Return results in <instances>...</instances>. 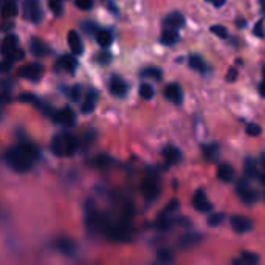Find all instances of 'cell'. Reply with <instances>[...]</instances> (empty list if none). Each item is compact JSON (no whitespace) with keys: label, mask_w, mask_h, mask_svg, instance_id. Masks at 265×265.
<instances>
[{"label":"cell","mask_w":265,"mask_h":265,"mask_svg":"<svg viewBox=\"0 0 265 265\" xmlns=\"http://www.w3.org/2000/svg\"><path fill=\"white\" fill-rule=\"evenodd\" d=\"M39 158V149L33 143H20L8 149L5 154V161L16 172H27L33 168L34 161Z\"/></svg>","instance_id":"cell-1"},{"label":"cell","mask_w":265,"mask_h":265,"mask_svg":"<svg viewBox=\"0 0 265 265\" xmlns=\"http://www.w3.org/2000/svg\"><path fill=\"white\" fill-rule=\"evenodd\" d=\"M79 149V141L72 134L56 135L51 141V152L56 157H72Z\"/></svg>","instance_id":"cell-2"},{"label":"cell","mask_w":265,"mask_h":265,"mask_svg":"<svg viewBox=\"0 0 265 265\" xmlns=\"http://www.w3.org/2000/svg\"><path fill=\"white\" fill-rule=\"evenodd\" d=\"M41 0H23V19L31 23H39L42 20Z\"/></svg>","instance_id":"cell-3"},{"label":"cell","mask_w":265,"mask_h":265,"mask_svg":"<svg viewBox=\"0 0 265 265\" xmlns=\"http://www.w3.org/2000/svg\"><path fill=\"white\" fill-rule=\"evenodd\" d=\"M236 191H237L239 199L242 200L245 205H254L256 202H258V199H259L258 191H256L251 185H248L245 180H239L237 182Z\"/></svg>","instance_id":"cell-4"},{"label":"cell","mask_w":265,"mask_h":265,"mask_svg":"<svg viewBox=\"0 0 265 265\" xmlns=\"http://www.w3.org/2000/svg\"><path fill=\"white\" fill-rule=\"evenodd\" d=\"M141 191H143V196L146 197V200H155L158 199L160 196V185H158V178L155 175H149L146 177L143 183H141Z\"/></svg>","instance_id":"cell-5"},{"label":"cell","mask_w":265,"mask_h":265,"mask_svg":"<svg viewBox=\"0 0 265 265\" xmlns=\"http://www.w3.org/2000/svg\"><path fill=\"white\" fill-rule=\"evenodd\" d=\"M54 248H56L61 254L67 256V258H73L78 251L76 242L70 237H58L54 240Z\"/></svg>","instance_id":"cell-6"},{"label":"cell","mask_w":265,"mask_h":265,"mask_svg":"<svg viewBox=\"0 0 265 265\" xmlns=\"http://www.w3.org/2000/svg\"><path fill=\"white\" fill-rule=\"evenodd\" d=\"M53 120L64 127H73L76 124V115L70 107H64L62 110L53 113Z\"/></svg>","instance_id":"cell-7"},{"label":"cell","mask_w":265,"mask_h":265,"mask_svg":"<svg viewBox=\"0 0 265 265\" xmlns=\"http://www.w3.org/2000/svg\"><path fill=\"white\" fill-rule=\"evenodd\" d=\"M19 75L31 82H37L44 75V67L41 64H37V62H33V64H28L27 67H23L19 72Z\"/></svg>","instance_id":"cell-8"},{"label":"cell","mask_w":265,"mask_h":265,"mask_svg":"<svg viewBox=\"0 0 265 265\" xmlns=\"http://www.w3.org/2000/svg\"><path fill=\"white\" fill-rule=\"evenodd\" d=\"M192 206L197 209V211L200 213H209L213 209V203L208 200L206 194L199 189L196 191V194H194V199H192Z\"/></svg>","instance_id":"cell-9"},{"label":"cell","mask_w":265,"mask_h":265,"mask_svg":"<svg viewBox=\"0 0 265 265\" xmlns=\"http://www.w3.org/2000/svg\"><path fill=\"white\" fill-rule=\"evenodd\" d=\"M231 227L239 234H244L253 230V222L250 219H247L244 216H233L231 217Z\"/></svg>","instance_id":"cell-10"},{"label":"cell","mask_w":265,"mask_h":265,"mask_svg":"<svg viewBox=\"0 0 265 265\" xmlns=\"http://www.w3.org/2000/svg\"><path fill=\"white\" fill-rule=\"evenodd\" d=\"M109 92L110 95H113L115 98H124L127 95V84L123 79H120L118 76H115L109 82Z\"/></svg>","instance_id":"cell-11"},{"label":"cell","mask_w":265,"mask_h":265,"mask_svg":"<svg viewBox=\"0 0 265 265\" xmlns=\"http://www.w3.org/2000/svg\"><path fill=\"white\" fill-rule=\"evenodd\" d=\"M165 98L174 104H182L183 101V92L178 84H169L165 89Z\"/></svg>","instance_id":"cell-12"},{"label":"cell","mask_w":265,"mask_h":265,"mask_svg":"<svg viewBox=\"0 0 265 265\" xmlns=\"http://www.w3.org/2000/svg\"><path fill=\"white\" fill-rule=\"evenodd\" d=\"M163 157H165L168 165H177V163L182 160V151L178 149L177 146L168 144L163 147Z\"/></svg>","instance_id":"cell-13"},{"label":"cell","mask_w":265,"mask_h":265,"mask_svg":"<svg viewBox=\"0 0 265 265\" xmlns=\"http://www.w3.org/2000/svg\"><path fill=\"white\" fill-rule=\"evenodd\" d=\"M68 47H70V50H72V53L75 54V56H79V54H82V51H84L82 41H81L79 34H78L75 30L68 31Z\"/></svg>","instance_id":"cell-14"},{"label":"cell","mask_w":265,"mask_h":265,"mask_svg":"<svg viewBox=\"0 0 265 265\" xmlns=\"http://www.w3.org/2000/svg\"><path fill=\"white\" fill-rule=\"evenodd\" d=\"M163 25H165V28H174V30H178L182 28L185 25V17L182 13H171L169 16H166L165 20H163Z\"/></svg>","instance_id":"cell-15"},{"label":"cell","mask_w":265,"mask_h":265,"mask_svg":"<svg viewBox=\"0 0 265 265\" xmlns=\"http://www.w3.org/2000/svg\"><path fill=\"white\" fill-rule=\"evenodd\" d=\"M17 13H19L17 0H2V17L5 20L16 17Z\"/></svg>","instance_id":"cell-16"},{"label":"cell","mask_w":265,"mask_h":265,"mask_svg":"<svg viewBox=\"0 0 265 265\" xmlns=\"http://www.w3.org/2000/svg\"><path fill=\"white\" fill-rule=\"evenodd\" d=\"M30 50H31V53H33L34 56H37V58H44V56H47V54L50 53V48L45 45V42H42L41 39H36V37H34V39H31Z\"/></svg>","instance_id":"cell-17"},{"label":"cell","mask_w":265,"mask_h":265,"mask_svg":"<svg viewBox=\"0 0 265 265\" xmlns=\"http://www.w3.org/2000/svg\"><path fill=\"white\" fill-rule=\"evenodd\" d=\"M217 178H219L220 182H225V183L233 182V178H234V169H233L231 165H228V163H223V165L217 168Z\"/></svg>","instance_id":"cell-18"},{"label":"cell","mask_w":265,"mask_h":265,"mask_svg":"<svg viewBox=\"0 0 265 265\" xmlns=\"http://www.w3.org/2000/svg\"><path fill=\"white\" fill-rule=\"evenodd\" d=\"M17 44H19V37L16 36V34L5 36L3 42H2V54H3V56H8V54H10L11 51H14L16 48H19Z\"/></svg>","instance_id":"cell-19"},{"label":"cell","mask_w":265,"mask_h":265,"mask_svg":"<svg viewBox=\"0 0 265 265\" xmlns=\"http://www.w3.org/2000/svg\"><path fill=\"white\" fill-rule=\"evenodd\" d=\"M188 62H189V67L192 70H196V72H199V73H206L208 70H209V67L205 62V59L202 58V56H199V54H191Z\"/></svg>","instance_id":"cell-20"},{"label":"cell","mask_w":265,"mask_h":265,"mask_svg":"<svg viewBox=\"0 0 265 265\" xmlns=\"http://www.w3.org/2000/svg\"><path fill=\"white\" fill-rule=\"evenodd\" d=\"M59 65L62 67V70H65L67 73L75 75L76 73V68H78V61L75 59L73 54H65V56L61 58Z\"/></svg>","instance_id":"cell-21"},{"label":"cell","mask_w":265,"mask_h":265,"mask_svg":"<svg viewBox=\"0 0 265 265\" xmlns=\"http://www.w3.org/2000/svg\"><path fill=\"white\" fill-rule=\"evenodd\" d=\"M178 39H180V36H178V31L174 30V28H165L163 30V33L160 36V42L163 45H174L178 42Z\"/></svg>","instance_id":"cell-22"},{"label":"cell","mask_w":265,"mask_h":265,"mask_svg":"<svg viewBox=\"0 0 265 265\" xmlns=\"http://www.w3.org/2000/svg\"><path fill=\"white\" fill-rule=\"evenodd\" d=\"M96 99H98V95L95 90H92L87 93V98H85L84 104H82V112L84 113H92L95 110V106H96Z\"/></svg>","instance_id":"cell-23"},{"label":"cell","mask_w":265,"mask_h":265,"mask_svg":"<svg viewBox=\"0 0 265 265\" xmlns=\"http://www.w3.org/2000/svg\"><path fill=\"white\" fill-rule=\"evenodd\" d=\"M96 41L99 44V47H103V48H107V47L112 45V41H113V36L110 31L107 30H99L96 33Z\"/></svg>","instance_id":"cell-24"},{"label":"cell","mask_w":265,"mask_h":265,"mask_svg":"<svg viewBox=\"0 0 265 265\" xmlns=\"http://www.w3.org/2000/svg\"><path fill=\"white\" fill-rule=\"evenodd\" d=\"M245 175L248 178H259L261 172L258 169V165H256V161L253 158H247L245 160Z\"/></svg>","instance_id":"cell-25"},{"label":"cell","mask_w":265,"mask_h":265,"mask_svg":"<svg viewBox=\"0 0 265 265\" xmlns=\"http://www.w3.org/2000/svg\"><path fill=\"white\" fill-rule=\"evenodd\" d=\"M259 259L261 258L256 253L244 251L242 253V258H240V259H234V261H233V264H248V265H253V264H258Z\"/></svg>","instance_id":"cell-26"},{"label":"cell","mask_w":265,"mask_h":265,"mask_svg":"<svg viewBox=\"0 0 265 265\" xmlns=\"http://www.w3.org/2000/svg\"><path fill=\"white\" fill-rule=\"evenodd\" d=\"M202 236L200 234H196V233H192V234H188V236H183L180 239V242H178V245H180L182 248H189L192 245H196L200 242Z\"/></svg>","instance_id":"cell-27"},{"label":"cell","mask_w":265,"mask_h":265,"mask_svg":"<svg viewBox=\"0 0 265 265\" xmlns=\"http://www.w3.org/2000/svg\"><path fill=\"white\" fill-rule=\"evenodd\" d=\"M157 259L161 264H169V262H174L175 254L172 250H169V248H161V250H158V253H157Z\"/></svg>","instance_id":"cell-28"},{"label":"cell","mask_w":265,"mask_h":265,"mask_svg":"<svg viewBox=\"0 0 265 265\" xmlns=\"http://www.w3.org/2000/svg\"><path fill=\"white\" fill-rule=\"evenodd\" d=\"M141 76L143 78H151V79H161L163 78V72L160 68H157V67H147V68H144L143 72H141Z\"/></svg>","instance_id":"cell-29"},{"label":"cell","mask_w":265,"mask_h":265,"mask_svg":"<svg viewBox=\"0 0 265 265\" xmlns=\"http://www.w3.org/2000/svg\"><path fill=\"white\" fill-rule=\"evenodd\" d=\"M154 95H155V92H154V87L151 84L140 85V96H141L143 99H152Z\"/></svg>","instance_id":"cell-30"},{"label":"cell","mask_w":265,"mask_h":265,"mask_svg":"<svg viewBox=\"0 0 265 265\" xmlns=\"http://www.w3.org/2000/svg\"><path fill=\"white\" fill-rule=\"evenodd\" d=\"M223 220H225V216L222 213H216L213 216H209L206 222H208L209 227H219V225L223 223Z\"/></svg>","instance_id":"cell-31"},{"label":"cell","mask_w":265,"mask_h":265,"mask_svg":"<svg viewBox=\"0 0 265 265\" xmlns=\"http://www.w3.org/2000/svg\"><path fill=\"white\" fill-rule=\"evenodd\" d=\"M48 6L54 16H61L64 13V8H62V0H48Z\"/></svg>","instance_id":"cell-32"},{"label":"cell","mask_w":265,"mask_h":265,"mask_svg":"<svg viewBox=\"0 0 265 265\" xmlns=\"http://www.w3.org/2000/svg\"><path fill=\"white\" fill-rule=\"evenodd\" d=\"M90 163L96 168H106V166L110 165V158H109L107 155H99V157H96L95 160H92Z\"/></svg>","instance_id":"cell-33"},{"label":"cell","mask_w":265,"mask_h":265,"mask_svg":"<svg viewBox=\"0 0 265 265\" xmlns=\"http://www.w3.org/2000/svg\"><path fill=\"white\" fill-rule=\"evenodd\" d=\"M82 30L85 31V34H89V36H93L99 31V28L95 22H82Z\"/></svg>","instance_id":"cell-34"},{"label":"cell","mask_w":265,"mask_h":265,"mask_svg":"<svg viewBox=\"0 0 265 265\" xmlns=\"http://www.w3.org/2000/svg\"><path fill=\"white\" fill-rule=\"evenodd\" d=\"M217 151H219V146H217V144H209V146H205L203 147L205 157L206 158H211V160H214L217 157Z\"/></svg>","instance_id":"cell-35"},{"label":"cell","mask_w":265,"mask_h":265,"mask_svg":"<svg viewBox=\"0 0 265 265\" xmlns=\"http://www.w3.org/2000/svg\"><path fill=\"white\" fill-rule=\"evenodd\" d=\"M247 135H250V137H258L262 134V127L259 126V124H254V123H250L247 126Z\"/></svg>","instance_id":"cell-36"},{"label":"cell","mask_w":265,"mask_h":265,"mask_svg":"<svg viewBox=\"0 0 265 265\" xmlns=\"http://www.w3.org/2000/svg\"><path fill=\"white\" fill-rule=\"evenodd\" d=\"M19 101H20V103H30V104H34V106L42 107L41 101H39L34 95H28V93H25V95H20L19 96Z\"/></svg>","instance_id":"cell-37"},{"label":"cell","mask_w":265,"mask_h":265,"mask_svg":"<svg viewBox=\"0 0 265 265\" xmlns=\"http://www.w3.org/2000/svg\"><path fill=\"white\" fill-rule=\"evenodd\" d=\"M211 33L213 34H216V36H219V37H228V31H227V28H225L223 25H213L211 28Z\"/></svg>","instance_id":"cell-38"},{"label":"cell","mask_w":265,"mask_h":265,"mask_svg":"<svg viewBox=\"0 0 265 265\" xmlns=\"http://www.w3.org/2000/svg\"><path fill=\"white\" fill-rule=\"evenodd\" d=\"M96 61L99 62L101 65H107L109 62L112 61V54H110V53H107V51H101V53L98 54Z\"/></svg>","instance_id":"cell-39"},{"label":"cell","mask_w":265,"mask_h":265,"mask_svg":"<svg viewBox=\"0 0 265 265\" xmlns=\"http://www.w3.org/2000/svg\"><path fill=\"white\" fill-rule=\"evenodd\" d=\"M23 56H25V53H23L20 48H16L14 51H11L8 56H5V58H8V59H11V61H22L23 59Z\"/></svg>","instance_id":"cell-40"},{"label":"cell","mask_w":265,"mask_h":265,"mask_svg":"<svg viewBox=\"0 0 265 265\" xmlns=\"http://www.w3.org/2000/svg\"><path fill=\"white\" fill-rule=\"evenodd\" d=\"M75 2H76V6L84 11L92 10V6H93V0H75Z\"/></svg>","instance_id":"cell-41"},{"label":"cell","mask_w":265,"mask_h":265,"mask_svg":"<svg viewBox=\"0 0 265 265\" xmlns=\"http://www.w3.org/2000/svg\"><path fill=\"white\" fill-rule=\"evenodd\" d=\"M237 76H239V73H237V68L236 67H231L228 72H227V81L228 82H234L236 79H237Z\"/></svg>","instance_id":"cell-42"},{"label":"cell","mask_w":265,"mask_h":265,"mask_svg":"<svg viewBox=\"0 0 265 265\" xmlns=\"http://www.w3.org/2000/svg\"><path fill=\"white\" fill-rule=\"evenodd\" d=\"M70 98H72L73 101H79V98H81V87L79 85L70 89Z\"/></svg>","instance_id":"cell-43"},{"label":"cell","mask_w":265,"mask_h":265,"mask_svg":"<svg viewBox=\"0 0 265 265\" xmlns=\"http://www.w3.org/2000/svg\"><path fill=\"white\" fill-rule=\"evenodd\" d=\"M13 64H14V61L5 58L3 62H2V65H0V67H2V72H5V73H6V72H10L11 67H13Z\"/></svg>","instance_id":"cell-44"},{"label":"cell","mask_w":265,"mask_h":265,"mask_svg":"<svg viewBox=\"0 0 265 265\" xmlns=\"http://www.w3.org/2000/svg\"><path fill=\"white\" fill-rule=\"evenodd\" d=\"M254 36H258V37H264V23L262 20H259L258 23H256V27H254Z\"/></svg>","instance_id":"cell-45"},{"label":"cell","mask_w":265,"mask_h":265,"mask_svg":"<svg viewBox=\"0 0 265 265\" xmlns=\"http://www.w3.org/2000/svg\"><path fill=\"white\" fill-rule=\"evenodd\" d=\"M175 209H178V200H172V202H169V205H168V206H166V209H165V214L172 213V211H175Z\"/></svg>","instance_id":"cell-46"},{"label":"cell","mask_w":265,"mask_h":265,"mask_svg":"<svg viewBox=\"0 0 265 265\" xmlns=\"http://www.w3.org/2000/svg\"><path fill=\"white\" fill-rule=\"evenodd\" d=\"M13 28H14V22H13V20L8 22V19H6V22H3V25H2V30L6 33V31H10V30H13Z\"/></svg>","instance_id":"cell-47"},{"label":"cell","mask_w":265,"mask_h":265,"mask_svg":"<svg viewBox=\"0 0 265 265\" xmlns=\"http://www.w3.org/2000/svg\"><path fill=\"white\" fill-rule=\"evenodd\" d=\"M264 75H265V68H264ZM259 95H261L262 98H265V76H264V81H262L261 85H259Z\"/></svg>","instance_id":"cell-48"},{"label":"cell","mask_w":265,"mask_h":265,"mask_svg":"<svg viewBox=\"0 0 265 265\" xmlns=\"http://www.w3.org/2000/svg\"><path fill=\"white\" fill-rule=\"evenodd\" d=\"M206 2H211L216 8H220V6L225 5V2H227V0H206Z\"/></svg>","instance_id":"cell-49"},{"label":"cell","mask_w":265,"mask_h":265,"mask_svg":"<svg viewBox=\"0 0 265 265\" xmlns=\"http://www.w3.org/2000/svg\"><path fill=\"white\" fill-rule=\"evenodd\" d=\"M244 25H245V20L239 19V20H237V27H244Z\"/></svg>","instance_id":"cell-50"},{"label":"cell","mask_w":265,"mask_h":265,"mask_svg":"<svg viewBox=\"0 0 265 265\" xmlns=\"http://www.w3.org/2000/svg\"><path fill=\"white\" fill-rule=\"evenodd\" d=\"M259 3H261V6H262V10L265 11V0H259Z\"/></svg>","instance_id":"cell-51"},{"label":"cell","mask_w":265,"mask_h":265,"mask_svg":"<svg viewBox=\"0 0 265 265\" xmlns=\"http://www.w3.org/2000/svg\"><path fill=\"white\" fill-rule=\"evenodd\" d=\"M261 165L264 166V169H265V155H262V160H261Z\"/></svg>","instance_id":"cell-52"}]
</instances>
